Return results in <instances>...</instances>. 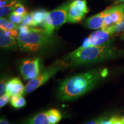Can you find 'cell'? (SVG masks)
I'll return each instance as SVG.
<instances>
[{
    "instance_id": "1",
    "label": "cell",
    "mask_w": 124,
    "mask_h": 124,
    "mask_svg": "<svg viewBox=\"0 0 124 124\" xmlns=\"http://www.w3.org/2000/svg\"><path fill=\"white\" fill-rule=\"evenodd\" d=\"M107 73L106 70H93L68 78L60 85L59 97L63 101L77 99L92 89Z\"/></svg>"
},
{
    "instance_id": "2",
    "label": "cell",
    "mask_w": 124,
    "mask_h": 124,
    "mask_svg": "<svg viewBox=\"0 0 124 124\" xmlns=\"http://www.w3.org/2000/svg\"><path fill=\"white\" fill-rule=\"evenodd\" d=\"M122 53L110 46H90L85 48H78L69 54L65 62L68 61L71 66L100 62L117 57Z\"/></svg>"
},
{
    "instance_id": "3",
    "label": "cell",
    "mask_w": 124,
    "mask_h": 124,
    "mask_svg": "<svg viewBox=\"0 0 124 124\" xmlns=\"http://www.w3.org/2000/svg\"><path fill=\"white\" fill-rule=\"evenodd\" d=\"M17 40L20 49L27 52L41 50L53 43L52 35L46 33L44 29L36 28L25 33L19 32Z\"/></svg>"
},
{
    "instance_id": "4",
    "label": "cell",
    "mask_w": 124,
    "mask_h": 124,
    "mask_svg": "<svg viewBox=\"0 0 124 124\" xmlns=\"http://www.w3.org/2000/svg\"><path fill=\"white\" fill-rule=\"evenodd\" d=\"M70 4V2H68L58 8L48 12L44 22L41 25L46 33L52 35L54 31L67 22V15Z\"/></svg>"
},
{
    "instance_id": "5",
    "label": "cell",
    "mask_w": 124,
    "mask_h": 124,
    "mask_svg": "<svg viewBox=\"0 0 124 124\" xmlns=\"http://www.w3.org/2000/svg\"><path fill=\"white\" fill-rule=\"evenodd\" d=\"M67 66V63L65 61L58 60L49 66L46 70L40 74L38 77L33 80L29 81L25 86L26 93H31L39 87L44 84L51 77H52L58 71L63 69Z\"/></svg>"
},
{
    "instance_id": "6",
    "label": "cell",
    "mask_w": 124,
    "mask_h": 124,
    "mask_svg": "<svg viewBox=\"0 0 124 124\" xmlns=\"http://www.w3.org/2000/svg\"><path fill=\"white\" fill-rule=\"evenodd\" d=\"M20 73L25 80H33L40 74V60L39 58L23 60L20 66Z\"/></svg>"
},
{
    "instance_id": "7",
    "label": "cell",
    "mask_w": 124,
    "mask_h": 124,
    "mask_svg": "<svg viewBox=\"0 0 124 124\" xmlns=\"http://www.w3.org/2000/svg\"><path fill=\"white\" fill-rule=\"evenodd\" d=\"M113 35L108 31L101 29L95 31L88 37L91 46H108Z\"/></svg>"
},
{
    "instance_id": "8",
    "label": "cell",
    "mask_w": 124,
    "mask_h": 124,
    "mask_svg": "<svg viewBox=\"0 0 124 124\" xmlns=\"http://www.w3.org/2000/svg\"><path fill=\"white\" fill-rule=\"evenodd\" d=\"M86 13L81 10L74 3V1L70 2L67 15V22L76 23L80 22L84 18Z\"/></svg>"
},
{
    "instance_id": "9",
    "label": "cell",
    "mask_w": 124,
    "mask_h": 124,
    "mask_svg": "<svg viewBox=\"0 0 124 124\" xmlns=\"http://www.w3.org/2000/svg\"><path fill=\"white\" fill-rule=\"evenodd\" d=\"M25 91V87L24 86L19 78H14L7 82V93L9 95L23 94Z\"/></svg>"
},
{
    "instance_id": "10",
    "label": "cell",
    "mask_w": 124,
    "mask_h": 124,
    "mask_svg": "<svg viewBox=\"0 0 124 124\" xmlns=\"http://www.w3.org/2000/svg\"><path fill=\"white\" fill-rule=\"evenodd\" d=\"M113 25H115L122 21L124 18V4H121L107 9Z\"/></svg>"
},
{
    "instance_id": "11",
    "label": "cell",
    "mask_w": 124,
    "mask_h": 124,
    "mask_svg": "<svg viewBox=\"0 0 124 124\" xmlns=\"http://www.w3.org/2000/svg\"><path fill=\"white\" fill-rule=\"evenodd\" d=\"M103 18L104 12L102 11L88 18L85 21V26L90 29H102L103 24Z\"/></svg>"
},
{
    "instance_id": "12",
    "label": "cell",
    "mask_w": 124,
    "mask_h": 124,
    "mask_svg": "<svg viewBox=\"0 0 124 124\" xmlns=\"http://www.w3.org/2000/svg\"><path fill=\"white\" fill-rule=\"evenodd\" d=\"M18 44L17 40L12 36L5 33L2 29H0V46L3 48H12Z\"/></svg>"
},
{
    "instance_id": "13",
    "label": "cell",
    "mask_w": 124,
    "mask_h": 124,
    "mask_svg": "<svg viewBox=\"0 0 124 124\" xmlns=\"http://www.w3.org/2000/svg\"><path fill=\"white\" fill-rule=\"evenodd\" d=\"M22 124H51V123L48 118L46 112H43L29 118Z\"/></svg>"
},
{
    "instance_id": "14",
    "label": "cell",
    "mask_w": 124,
    "mask_h": 124,
    "mask_svg": "<svg viewBox=\"0 0 124 124\" xmlns=\"http://www.w3.org/2000/svg\"><path fill=\"white\" fill-rule=\"evenodd\" d=\"M31 13L37 26H38L39 25H42L43 23L44 22L48 12L41 9V10H35V11L31 12Z\"/></svg>"
},
{
    "instance_id": "15",
    "label": "cell",
    "mask_w": 124,
    "mask_h": 124,
    "mask_svg": "<svg viewBox=\"0 0 124 124\" xmlns=\"http://www.w3.org/2000/svg\"><path fill=\"white\" fill-rule=\"evenodd\" d=\"M10 102L12 106L16 108H23L26 105V101L22 96V94H15L12 95Z\"/></svg>"
},
{
    "instance_id": "16",
    "label": "cell",
    "mask_w": 124,
    "mask_h": 124,
    "mask_svg": "<svg viewBox=\"0 0 124 124\" xmlns=\"http://www.w3.org/2000/svg\"><path fill=\"white\" fill-rule=\"evenodd\" d=\"M19 3L20 2L18 0H12L8 4L1 8V9H0V16H1V17L4 16L13 12Z\"/></svg>"
},
{
    "instance_id": "17",
    "label": "cell",
    "mask_w": 124,
    "mask_h": 124,
    "mask_svg": "<svg viewBox=\"0 0 124 124\" xmlns=\"http://www.w3.org/2000/svg\"><path fill=\"white\" fill-rule=\"evenodd\" d=\"M46 114L51 124H57L62 118V114L57 109L49 110L46 111Z\"/></svg>"
},
{
    "instance_id": "18",
    "label": "cell",
    "mask_w": 124,
    "mask_h": 124,
    "mask_svg": "<svg viewBox=\"0 0 124 124\" xmlns=\"http://www.w3.org/2000/svg\"><path fill=\"white\" fill-rule=\"evenodd\" d=\"M19 27L20 26H18L17 24L12 23L9 20H8L3 17H1L0 27L1 29H16L18 30Z\"/></svg>"
},
{
    "instance_id": "19",
    "label": "cell",
    "mask_w": 124,
    "mask_h": 124,
    "mask_svg": "<svg viewBox=\"0 0 124 124\" xmlns=\"http://www.w3.org/2000/svg\"><path fill=\"white\" fill-rule=\"evenodd\" d=\"M105 30L108 31L113 36L120 33L121 32H124V18L120 23L115 25L111 26V27L108 28V29H105Z\"/></svg>"
},
{
    "instance_id": "20",
    "label": "cell",
    "mask_w": 124,
    "mask_h": 124,
    "mask_svg": "<svg viewBox=\"0 0 124 124\" xmlns=\"http://www.w3.org/2000/svg\"><path fill=\"white\" fill-rule=\"evenodd\" d=\"M22 24L29 27H37V25L34 21L33 17L31 13H28L27 15L23 17Z\"/></svg>"
},
{
    "instance_id": "21",
    "label": "cell",
    "mask_w": 124,
    "mask_h": 124,
    "mask_svg": "<svg viewBox=\"0 0 124 124\" xmlns=\"http://www.w3.org/2000/svg\"><path fill=\"white\" fill-rule=\"evenodd\" d=\"M9 20L12 23H15L16 24H19L20 23H22L23 17L21 16L18 15L16 14L15 12L13 11L11 13H9L8 15Z\"/></svg>"
},
{
    "instance_id": "22",
    "label": "cell",
    "mask_w": 124,
    "mask_h": 124,
    "mask_svg": "<svg viewBox=\"0 0 124 124\" xmlns=\"http://www.w3.org/2000/svg\"><path fill=\"white\" fill-rule=\"evenodd\" d=\"M18 15L24 17L25 16H26L28 13V10L27 9L25 8V7L23 5H22L21 3H19L17 5L16 8L15 10H13Z\"/></svg>"
},
{
    "instance_id": "23",
    "label": "cell",
    "mask_w": 124,
    "mask_h": 124,
    "mask_svg": "<svg viewBox=\"0 0 124 124\" xmlns=\"http://www.w3.org/2000/svg\"><path fill=\"white\" fill-rule=\"evenodd\" d=\"M73 1L78 7L86 13H87L89 12L86 0H74Z\"/></svg>"
},
{
    "instance_id": "24",
    "label": "cell",
    "mask_w": 124,
    "mask_h": 124,
    "mask_svg": "<svg viewBox=\"0 0 124 124\" xmlns=\"http://www.w3.org/2000/svg\"><path fill=\"white\" fill-rule=\"evenodd\" d=\"M11 95H9L8 93H5L4 95L1 96L0 98V108H2L4 107L7 103H8V102L10 100Z\"/></svg>"
},
{
    "instance_id": "25",
    "label": "cell",
    "mask_w": 124,
    "mask_h": 124,
    "mask_svg": "<svg viewBox=\"0 0 124 124\" xmlns=\"http://www.w3.org/2000/svg\"><path fill=\"white\" fill-rule=\"evenodd\" d=\"M4 31L5 33L7 35L12 36L14 38L17 39L18 35H19V32H18V29H2Z\"/></svg>"
},
{
    "instance_id": "26",
    "label": "cell",
    "mask_w": 124,
    "mask_h": 124,
    "mask_svg": "<svg viewBox=\"0 0 124 124\" xmlns=\"http://www.w3.org/2000/svg\"><path fill=\"white\" fill-rule=\"evenodd\" d=\"M7 82H5V80L3 79L1 82V96L7 93Z\"/></svg>"
},
{
    "instance_id": "27",
    "label": "cell",
    "mask_w": 124,
    "mask_h": 124,
    "mask_svg": "<svg viewBox=\"0 0 124 124\" xmlns=\"http://www.w3.org/2000/svg\"><path fill=\"white\" fill-rule=\"evenodd\" d=\"M113 124H124V120L123 117H114L111 118Z\"/></svg>"
},
{
    "instance_id": "28",
    "label": "cell",
    "mask_w": 124,
    "mask_h": 124,
    "mask_svg": "<svg viewBox=\"0 0 124 124\" xmlns=\"http://www.w3.org/2000/svg\"><path fill=\"white\" fill-rule=\"evenodd\" d=\"M91 46V44L90 43L89 38H87L85 39L84 41H83V44H82V46H80L79 48H85L88 47V46Z\"/></svg>"
},
{
    "instance_id": "29",
    "label": "cell",
    "mask_w": 124,
    "mask_h": 124,
    "mask_svg": "<svg viewBox=\"0 0 124 124\" xmlns=\"http://www.w3.org/2000/svg\"><path fill=\"white\" fill-rule=\"evenodd\" d=\"M12 1V0H0V7L2 8Z\"/></svg>"
},
{
    "instance_id": "30",
    "label": "cell",
    "mask_w": 124,
    "mask_h": 124,
    "mask_svg": "<svg viewBox=\"0 0 124 124\" xmlns=\"http://www.w3.org/2000/svg\"><path fill=\"white\" fill-rule=\"evenodd\" d=\"M100 124H113L111 119L109 120H101Z\"/></svg>"
},
{
    "instance_id": "31",
    "label": "cell",
    "mask_w": 124,
    "mask_h": 124,
    "mask_svg": "<svg viewBox=\"0 0 124 124\" xmlns=\"http://www.w3.org/2000/svg\"><path fill=\"white\" fill-rule=\"evenodd\" d=\"M100 121L101 120L90 121L88 122L86 124H100Z\"/></svg>"
},
{
    "instance_id": "32",
    "label": "cell",
    "mask_w": 124,
    "mask_h": 124,
    "mask_svg": "<svg viewBox=\"0 0 124 124\" xmlns=\"http://www.w3.org/2000/svg\"><path fill=\"white\" fill-rule=\"evenodd\" d=\"M0 124H10L9 123L8 121L5 120V118H1V120H0Z\"/></svg>"
},
{
    "instance_id": "33",
    "label": "cell",
    "mask_w": 124,
    "mask_h": 124,
    "mask_svg": "<svg viewBox=\"0 0 124 124\" xmlns=\"http://www.w3.org/2000/svg\"><path fill=\"white\" fill-rule=\"evenodd\" d=\"M121 39L122 40H124V32L122 34L121 36Z\"/></svg>"
},
{
    "instance_id": "34",
    "label": "cell",
    "mask_w": 124,
    "mask_h": 124,
    "mask_svg": "<svg viewBox=\"0 0 124 124\" xmlns=\"http://www.w3.org/2000/svg\"><path fill=\"white\" fill-rule=\"evenodd\" d=\"M118 1L119 2H124V0H118Z\"/></svg>"
},
{
    "instance_id": "35",
    "label": "cell",
    "mask_w": 124,
    "mask_h": 124,
    "mask_svg": "<svg viewBox=\"0 0 124 124\" xmlns=\"http://www.w3.org/2000/svg\"><path fill=\"white\" fill-rule=\"evenodd\" d=\"M123 119H124V117H123Z\"/></svg>"
}]
</instances>
